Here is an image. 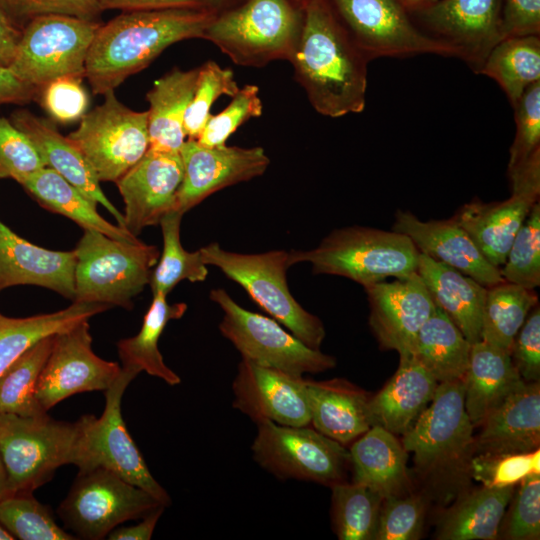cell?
Here are the masks:
<instances>
[{"label":"cell","mask_w":540,"mask_h":540,"mask_svg":"<svg viewBox=\"0 0 540 540\" xmlns=\"http://www.w3.org/2000/svg\"><path fill=\"white\" fill-rule=\"evenodd\" d=\"M254 460L280 479L313 481L330 487L345 482L351 466L343 444L307 426H286L270 420L257 423Z\"/></svg>","instance_id":"cell-12"},{"label":"cell","mask_w":540,"mask_h":540,"mask_svg":"<svg viewBox=\"0 0 540 540\" xmlns=\"http://www.w3.org/2000/svg\"><path fill=\"white\" fill-rule=\"evenodd\" d=\"M38 89L24 82L6 67H0V105H24L34 100Z\"/></svg>","instance_id":"cell-57"},{"label":"cell","mask_w":540,"mask_h":540,"mask_svg":"<svg viewBox=\"0 0 540 540\" xmlns=\"http://www.w3.org/2000/svg\"><path fill=\"white\" fill-rule=\"evenodd\" d=\"M216 13L207 7L125 11L102 23L85 64L92 92L115 90L172 44L203 38Z\"/></svg>","instance_id":"cell-2"},{"label":"cell","mask_w":540,"mask_h":540,"mask_svg":"<svg viewBox=\"0 0 540 540\" xmlns=\"http://www.w3.org/2000/svg\"><path fill=\"white\" fill-rule=\"evenodd\" d=\"M512 107L516 134L510 147L508 170L521 165L540 150V81L532 84Z\"/></svg>","instance_id":"cell-51"},{"label":"cell","mask_w":540,"mask_h":540,"mask_svg":"<svg viewBox=\"0 0 540 540\" xmlns=\"http://www.w3.org/2000/svg\"><path fill=\"white\" fill-rule=\"evenodd\" d=\"M35 99L52 119L61 123L81 119L88 105V97L81 79L71 77L49 82L38 90Z\"/></svg>","instance_id":"cell-53"},{"label":"cell","mask_w":540,"mask_h":540,"mask_svg":"<svg viewBox=\"0 0 540 540\" xmlns=\"http://www.w3.org/2000/svg\"><path fill=\"white\" fill-rule=\"evenodd\" d=\"M110 307L102 303L74 301L63 310L26 318H10L0 314V375L42 339L88 320Z\"/></svg>","instance_id":"cell-37"},{"label":"cell","mask_w":540,"mask_h":540,"mask_svg":"<svg viewBox=\"0 0 540 540\" xmlns=\"http://www.w3.org/2000/svg\"><path fill=\"white\" fill-rule=\"evenodd\" d=\"M0 7L21 29L32 19L49 14L99 20L97 0H0Z\"/></svg>","instance_id":"cell-52"},{"label":"cell","mask_w":540,"mask_h":540,"mask_svg":"<svg viewBox=\"0 0 540 540\" xmlns=\"http://www.w3.org/2000/svg\"><path fill=\"white\" fill-rule=\"evenodd\" d=\"M239 87L232 70L207 61L198 67L196 88L184 118V133L197 139L211 117L210 108L221 95L233 97Z\"/></svg>","instance_id":"cell-45"},{"label":"cell","mask_w":540,"mask_h":540,"mask_svg":"<svg viewBox=\"0 0 540 540\" xmlns=\"http://www.w3.org/2000/svg\"><path fill=\"white\" fill-rule=\"evenodd\" d=\"M513 501L499 532L511 540H538L540 538V473H532L520 481L512 496ZM499 534V533H498Z\"/></svg>","instance_id":"cell-50"},{"label":"cell","mask_w":540,"mask_h":540,"mask_svg":"<svg viewBox=\"0 0 540 540\" xmlns=\"http://www.w3.org/2000/svg\"><path fill=\"white\" fill-rule=\"evenodd\" d=\"M314 429L348 444L372 426L368 394L345 379H306Z\"/></svg>","instance_id":"cell-28"},{"label":"cell","mask_w":540,"mask_h":540,"mask_svg":"<svg viewBox=\"0 0 540 540\" xmlns=\"http://www.w3.org/2000/svg\"><path fill=\"white\" fill-rule=\"evenodd\" d=\"M333 522L341 540H374L384 497L355 482L331 486Z\"/></svg>","instance_id":"cell-42"},{"label":"cell","mask_w":540,"mask_h":540,"mask_svg":"<svg viewBox=\"0 0 540 540\" xmlns=\"http://www.w3.org/2000/svg\"><path fill=\"white\" fill-rule=\"evenodd\" d=\"M290 59L313 108L332 118L364 110L368 60L328 0H308Z\"/></svg>","instance_id":"cell-1"},{"label":"cell","mask_w":540,"mask_h":540,"mask_svg":"<svg viewBox=\"0 0 540 540\" xmlns=\"http://www.w3.org/2000/svg\"><path fill=\"white\" fill-rule=\"evenodd\" d=\"M503 0H436L419 11L430 36L444 42L475 72L504 39Z\"/></svg>","instance_id":"cell-18"},{"label":"cell","mask_w":540,"mask_h":540,"mask_svg":"<svg viewBox=\"0 0 540 540\" xmlns=\"http://www.w3.org/2000/svg\"><path fill=\"white\" fill-rule=\"evenodd\" d=\"M479 74L495 80L511 105L535 82L540 81V37H506L486 57Z\"/></svg>","instance_id":"cell-38"},{"label":"cell","mask_w":540,"mask_h":540,"mask_svg":"<svg viewBox=\"0 0 540 540\" xmlns=\"http://www.w3.org/2000/svg\"><path fill=\"white\" fill-rule=\"evenodd\" d=\"M504 38L540 35V0H503Z\"/></svg>","instance_id":"cell-55"},{"label":"cell","mask_w":540,"mask_h":540,"mask_svg":"<svg viewBox=\"0 0 540 540\" xmlns=\"http://www.w3.org/2000/svg\"><path fill=\"white\" fill-rule=\"evenodd\" d=\"M438 384L414 356L400 357L395 374L370 397L372 426L394 435L405 434L432 401Z\"/></svg>","instance_id":"cell-27"},{"label":"cell","mask_w":540,"mask_h":540,"mask_svg":"<svg viewBox=\"0 0 540 540\" xmlns=\"http://www.w3.org/2000/svg\"><path fill=\"white\" fill-rule=\"evenodd\" d=\"M303 15V10L289 0H247L237 8L216 13L203 38L242 66L290 61L302 30Z\"/></svg>","instance_id":"cell-5"},{"label":"cell","mask_w":540,"mask_h":540,"mask_svg":"<svg viewBox=\"0 0 540 540\" xmlns=\"http://www.w3.org/2000/svg\"><path fill=\"white\" fill-rule=\"evenodd\" d=\"M102 11L158 10L169 8H209L210 0H97Z\"/></svg>","instance_id":"cell-56"},{"label":"cell","mask_w":540,"mask_h":540,"mask_svg":"<svg viewBox=\"0 0 540 540\" xmlns=\"http://www.w3.org/2000/svg\"><path fill=\"white\" fill-rule=\"evenodd\" d=\"M353 482L384 498L402 495L408 485L407 451L396 435L374 425L354 440L350 450Z\"/></svg>","instance_id":"cell-31"},{"label":"cell","mask_w":540,"mask_h":540,"mask_svg":"<svg viewBox=\"0 0 540 540\" xmlns=\"http://www.w3.org/2000/svg\"><path fill=\"white\" fill-rule=\"evenodd\" d=\"M263 105L259 88L248 84L239 88L231 103L220 113L211 115L196 139L205 146H222L226 140L247 120L261 116Z\"/></svg>","instance_id":"cell-47"},{"label":"cell","mask_w":540,"mask_h":540,"mask_svg":"<svg viewBox=\"0 0 540 540\" xmlns=\"http://www.w3.org/2000/svg\"><path fill=\"white\" fill-rule=\"evenodd\" d=\"M138 374L122 368L116 380L105 390L102 415H82L76 421L78 436L72 465L77 466L79 472L95 468L110 470L167 506L171 502L170 496L152 476L121 413L124 392Z\"/></svg>","instance_id":"cell-7"},{"label":"cell","mask_w":540,"mask_h":540,"mask_svg":"<svg viewBox=\"0 0 540 540\" xmlns=\"http://www.w3.org/2000/svg\"><path fill=\"white\" fill-rule=\"evenodd\" d=\"M77 436L76 422L58 421L47 413L0 414V453L9 494L33 493L59 467L73 464Z\"/></svg>","instance_id":"cell-8"},{"label":"cell","mask_w":540,"mask_h":540,"mask_svg":"<svg viewBox=\"0 0 540 540\" xmlns=\"http://www.w3.org/2000/svg\"><path fill=\"white\" fill-rule=\"evenodd\" d=\"M21 35L22 29L0 7V67L11 66Z\"/></svg>","instance_id":"cell-58"},{"label":"cell","mask_w":540,"mask_h":540,"mask_svg":"<svg viewBox=\"0 0 540 540\" xmlns=\"http://www.w3.org/2000/svg\"><path fill=\"white\" fill-rule=\"evenodd\" d=\"M464 391L463 379L439 383L432 401L402 435V445L414 454L418 467L432 469L457 460L474 442Z\"/></svg>","instance_id":"cell-16"},{"label":"cell","mask_w":540,"mask_h":540,"mask_svg":"<svg viewBox=\"0 0 540 540\" xmlns=\"http://www.w3.org/2000/svg\"><path fill=\"white\" fill-rule=\"evenodd\" d=\"M514 486H482L451 507L441 520L437 538L441 540H494L498 537Z\"/></svg>","instance_id":"cell-34"},{"label":"cell","mask_w":540,"mask_h":540,"mask_svg":"<svg viewBox=\"0 0 540 540\" xmlns=\"http://www.w3.org/2000/svg\"><path fill=\"white\" fill-rule=\"evenodd\" d=\"M369 304V326L381 348L400 357L413 356L419 330L436 304L420 275L364 287Z\"/></svg>","instance_id":"cell-19"},{"label":"cell","mask_w":540,"mask_h":540,"mask_svg":"<svg viewBox=\"0 0 540 540\" xmlns=\"http://www.w3.org/2000/svg\"><path fill=\"white\" fill-rule=\"evenodd\" d=\"M85 113L67 137L92 167L99 181L116 182L149 149L148 113L121 103L114 90Z\"/></svg>","instance_id":"cell-13"},{"label":"cell","mask_w":540,"mask_h":540,"mask_svg":"<svg viewBox=\"0 0 540 540\" xmlns=\"http://www.w3.org/2000/svg\"><path fill=\"white\" fill-rule=\"evenodd\" d=\"M471 343L436 305L418 332L413 356L438 383L463 379Z\"/></svg>","instance_id":"cell-36"},{"label":"cell","mask_w":540,"mask_h":540,"mask_svg":"<svg viewBox=\"0 0 540 540\" xmlns=\"http://www.w3.org/2000/svg\"><path fill=\"white\" fill-rule=\"evenodd\" d=\"M164 506L152 511L143 517L136 525L116 527L107 536L110 540H149L152 537L156 524L163 513Z\"/></svg>","instance_id":"cell-59"},{"label":"cell","mask_w":540,"mask_h":540,"mask_svg":"<svg viewBox=\"0 0 540 540\" xmlns=\"http://www.w3.org/2000/svg\"><path fill=\"white\" fill-rule=\"evenodd\" d=\"M162 506L147 491L116 473L95 468L78 473L57 513L77 538L102 540L118 525L143 518Z\"/></svg>","instance_id":"cell-11"},{"label":"cell","mask_w":540,"mask_h":540,"mask_svg":"<svg viewBox=\"0 0 540 540\" xmlns=\"http://www.w3.org/2000/svg\"><path fill=\"white\" fill-rule=\"evenodd\" d=\"M537 304L534 290L506 281L487 287L481 340L510 353L516 334Z\"/></svg>","instance_id":"cell-39"},{"label":"cell","mask_w":540,"mask_h":540,"mask_svg":"<svg viewBox=\"0 0 540 540\" xmlns=\"http://www.w3.org/2000/svg\"><path fill=\"white\" fill-rule=\"evenodd\" d=\"M183 213L173 210L160 221L163 251L153 270L149 285L152 293L167 294L182 280L202 282L208 275L200 249L186 251L180 241V225Z\"/></svg>","instance_id":"cell-41"},{"label":"cell","mask_w":540,"mask_h":540,"mask_svg":"<svg viewBox=\"0 0 540 540\" xmlns=\"http://www.w3.org/2000/svg\"><path fill=\"white\" fill-rule=\"evenodd\" d=\"M9 495L7 474L0 453V501Z\"/></svg>","instance_id":"cell-61"},{"label":"cell","mask_w":540,"mask_h":540,"mask_svg":"<svg viewBox=\"0 0 540 540\" xmlns=\"http://www.w3.org/2000/svg\"><path fill=\"white\" fill-rule=\"evenodd\" d=\"M392 230L410 238L420 253L475 279L485 287L504 281L468 233L452 217L420 220L409 211L398 210Z\"/></svg>","instance_id":"cell-22"},{"label":"cell","mask_w":540,"mask_h":540,"mask_svg":"<svg viewBox=\"0 0 540 540\" xmlns=\"http://www.w3.org/2000/svg\"><path fill=\"white\" fill-rule=\"evenodd\" d=\"M9 119L30 138L45 167L56 171L91 200L102 205L113 215L118 225L124 228L123 214L103 193L100 181L88 161L52 121L26 109L14 111Z\"/></svg>","instance_id":"cell-26"},{"label":"cell","mask_w":540,"mask_h":540,"mask_svg":"<svg viewBox=\"0 0 540 540\" xmlns=\"http://www.w3.org/2000/svg\"><path fill=\"white\" fill-rule=\"evenodd\" d=\"M424 503L418 496L383 499L374 540H416L424 522Z\"/></svg>","instance_id":"cell-48"},{"label":"cell","mask_w":540,"mask_h":540,"mask_svg":"<svg viewBox=\"0 0 540 540\" xmlns=\"http://www.w3.org/2000/svg\"><path fill=\"white\" fill-rule=\"evenodd\" d=\"M73 302L132 308V299L149 284L160 252L141 240L122 241L84 230L75 250Z\"/></svg>","instance_id":"cell-4"},{"label":"cell","mask_w":540,"mask_h":540,"mask_svg":"<svg viewBox=\"0 0 540 540\" xmlns=\"http://www.w3.org/2000/svg\"><path fill=\"white\" fill-rule=\"evenodd\" d=\"M463 380L465 408L474 427L479 426L494 408L525 382L509 352L482 340L471 345Z\"/></svg>","instance_id":"cell-30"},{"label":"cell","mask_w":540,"mask_h":540,"mask_svg":"<svg viewBox=\"0 0 540 540\" xmlns=\"http://www.w3.org/2000/svg\"><path fill=\"white\" fill-rule=\"evenodd\" d=\"M76 255L34 245L0 220V291L15 285L49 288L74 300Z\"/></svg>","instance_id":"cell-23"},{"label":"cell","mask_w":540,"mask_h":540,"mask_svg":"<svg viewBox=\"0 0 540 540\" xmlns=\"http://www.w3.org/2000/svg\"><path fill=\"white\" fill-rule=\"evenodd\" d=\"M300 1H302V2H304V3H305V2H307L308 0H300Z\"/></svg>","instance_id":"cell-64"},{"label":"cell","mask_w":540,"mask_h":540,"mask_svg":"<svg viewBox=\"0 0 540 540\" xmlns=\"http://www.w3.org/2000/svg\"><path fill=\"white\" fill-rule=\"evenodd\" d=\"M21 185L45 209L66 216L84 230H94L111 238L137 242L127 229L113 225L97 212V203L56 171L43 167Z\"/></svg>","instance_id":"cell-33"},{"label":"cell","mask_w":540,"mask_h":540,"mask_svg":"<svg viewBox=\"0 0 540 540\" xmlns=\"http://www.w3.org/2000/svg\"><path fill=\"white\" fill-rule=\"evenodd\" d=\"M232 389L233 406L256 424L263 420L286 426L310 424L309 396L303 376L242 359Z\"/></svg>","instance_id":"cell-20"},{"label":"cell","mask_w":540,"mask_h":540,"mask_svg":"<svg viewBox=\"0 0 540 540\" xmlns=\"http://www.w3.org/2000/svg\"><path fill=\"white\" fill-rule=\"evenodd\" d=\"M101 24L99 20L61 14L36 17L22 29L9 68L38 90L59 78L82 80L90 46Z\"/></svg>","instance_id":"cell-9"},{"label":"cell","mask_w":540,"mask_h":540,"mask_svg":"<svg viewBox=\"0 0 540 540\" xmlns=\"http://www.w3.org/2000/svg\"><path fill=\"white\" fill-rule=\"evenodd\" d=\"M540 472V451L523 453H479L470 462V474L490 488L515 485L524 477Z\"/></svg>","instance_id":"cell-46"},{"label":"cell","mask_w":540,"mask_h":540,"mask_svg":"<svg viewBox=\"0 0 540 540\" xmlns=\"http://www.w3.org/2000/svg\"><path fill=\"white\" fill-rule=\"evenodd\" d=\"M417 273L435 304L471 343L481 340L482 314L487 287L460 271L420 253Z\"/></svg>","instance_id":"cell-29"},{"label":"cell","mask_w":540,"mask_h":540,"mask_svg":"<svg viewBox=\"0 0 540 540\" xmlns=\"http://www.w3.org/2000/svg\"><path fill=\"white\" fill-rule=\"evenodd\" d=\"M420 252L406 235L364 226L330 232L310 250L289 251L290 266L310 263L314 274L337 275L363 287L417 272Z\"/></svg>","instance_id":"cell-3"},{"label":"cell","mask_w":540,"mask_h":540,"mask_svg":"<svg viewBox=\"0 0 540 540\" xmlns=\"http://www.w3.org/2000/svg\"><path fill=\"white\" fill-rule=\"evenodd\" d=\"M504 281L534 290L540 286V204L535 203L518 230L505 263Z\"/></svg>","instance_id":"cell-44"},{"label":"cell","mask_w":540,"mask_h":540,"mask_svg":"<svg viewBox=\"0 0 540 540\" xmlns=\"http://www.w3.org/2000/svg\"><path fill=\"white\" fill-rule=\"evenodd\" d=\"M230 1L231 0H210L209 8L216 12L217 9L226 6Z\"/></svg>","instance_id":"cell-62"},{"label":"cell","mask_w":540,"mask_h":540,"mask_svg":"<svg viewBox=\"0 0 540 540\" xmlns=\"http://www.w3.org/2000/svg\"><path fill=\"white\" fill-rule=\"evenodd\" d=\"M54 336L36 343L0 375V414L29 417L47 413L35 392L41 370L52 350Z\"/></svg>","instance_id":"cell-40"},{"label":"cell","mask_w":540,"mask_h":540,"mask_svg":"<svg viewBox=\"0 0 540 540\" xmlns=\"http://www.w3.org/2000/svg\"><path fill=\"white\" fill-rule=\"evenodd\" d=\"M479 453H523L539 449L540 385L524 382L481 422Z\"/></svg>","instance_id":"cell-25"},{"label":"cell","mask_w":540,"mask_h":540,"mask_svg":"<svg viewBox=\"0 0 540 540\" xmlns=\"http://www.w3.org/2000/svg\"><path fill=\"white\" fill-rule=\"evenodd\" d=\"M179 153L183 178L176 195V211L183 214L221 189L261 176L270 164L262 147H210L189 139Z\"/></svg>","instance_id":"cell-17"},{"label":"cell","mask_w":540,"mask_h":540,"mask_svg":"<svg viewBox=\"0 0 540 540\" xmlns=\"http://www.w3.org/2000/svg\"><path fill=\"white\" fill-rule=\"evenodd\" d=\"M14 537L0 524V540H13Z\"/></svg>","instance_id":"cell-63"},{"label":"cell","mask_w":540,"mask_h":540,"mask_svg":"<svg viewBox=\"0 0 540 540\" xmlns=\"http://www.w3.org/2000/svg\"><path fill=\"white\" fill-rule=\"evenodd\" d=\"M408 12H419L436 0H398Z\"/></svg>","instance_id":"cell-60"},{"label":"cell","mask_w":540,"mask_h":540,"mask_svg":"<svg viewBox=\"0 0 540 540\" xmlns=\"http://www.w3.org/2000/svg\"><path fill=\"white\" fill-rule=\"evenodd\" d=\"M0 524L20 540H75L77 537L61 528L48 506L32 493L13 494L0 501Z\"/></svg>","instance_id":"cell-43"},{"label":"cell","mask_w":540,"mask_h":540,"mask_svg":"<svg viewBox=\"0 0 540 540\" xmlns=\"http://www.w3.org/2000/svg\"><path fill=\"white\" fill-rule=\"evenodd\" d=\"M210 299L223 311L221 334L240 352L242 359L293 376L335 367L333 356L307 346L273 318L243 308L225 289H212Z\"/></svg>","instance_id":"cell-10"},{"label":"cell","mask_w":540,"mask_h":540,"mask_svg":"<svg viewBox=\"0 0 540 540\" xmlns=\"http://www.w3.org/2000/svg\"><path fill=\"white\" fill-rule=\"evenodd\" d=\"M341 23L368 61L417 54L454 56L444 42L424 33L398 0H331Z\"/></svg>","instance_id":"cell-14"},{"label":"cell","mask_w":540,"mask_h":540,"mask_svg":"<svg viewBox=\"0 0 540 540\" xmlns=\"http://www.w3.org/2000/svg\"><path fill=\"white\" fill-rule=\"evenodd\" d=\"M45 167L35 145L9 118L0 115V179L19 184Z\"/></svg>","instance_id":"cell-49"},{"label":"cell","mask_w":540,"mask_h":540,"mask_svg":"<svg viewBox=\"0 0 540 540\" xmlns=\"http://www.w3.org/2000/svg\"><path fill=\"white\" fill-rule=\"evenodd\" d=\"M205 264L217 267L251 299L307 346L319 349L326 335L322 321L304 309L287 284L289 251L257 254L227 251L216 242L200 248Z\"/></svg>","instance_id":"cell-6"},{"label":"cell","mask_w":540,"mask_h":540,"mask_svg":"<svg viewBox=\"0 0 540 540\" xmlns=\"http://www.w3.org/2000/svg\"><path fill=\"white\" fill-rule=\"evenodd\" d=\"M510 356L523 381L539 382L540 309L538 304L530 311L516 334Z\"/></svg>","instance_id":"cell-54"},{"label":"cell","mask_w":540,"mask_h":540,"mask_svg":"<svg viewBox=\"0 0 540 540\" xmlns=\"http://www.w3.org/2000/svg\"><path fill=\"white\" fill-rule=\"evenodd\" d=\"M185 303L169 304L166 295L153 294V300L148 308L137 335L121 339L117 343L122 368L138 373L144 371L151 376L174 386L181 383V378L164 362L158 342L167 323L180 319L186 312Z\"/></svg>","instance_id":"cell-35"},{"label":"cell","mask_w":540,"mask_h":540,"mask_svg":"<svg viewBox=\"0 0 540 540\" xmlns=\"http://www.w3.org/2000/svg\"><path fill=\"white\" fill-rule=\"evenodd\" d=\"M198 68H173L154 82L146 98L149 103V148L179 152L185 142L184 118L192 100Z\"/></svg>","instance_id":"cell-32"},{"label":"cell","mask_w":540,"mask_h":540,"mask_svg":"<svg viewBox=\"0 0 540 540\" xmlns=\"http://www.w3.org/2000/svg\"><path fill=\"white\" fill-rule=\"evenodd\" d=\"M539 196L511 189L510 197L503 201L485 203L473 199L459 208L453 218L468 233L484 257L500 268L532 206L539 202Z\"/></svg>","instance_id":"cell-24"},{"label":"cell","mask_w":540,"mask_h":540,"mask_svg":"<svg viewBox=\"0 0 540 540\" xmlns=\"http://www.w3.org/2000/svg\"><path fill=\"white\" fill-rule=\"evenodd\" d=\"M121 370L117 362L94 353L89 323L84 320L55 334L35 395L47 412L72 395L107 390Z\"/></svg>","instance_id":"cell-15"},{"label":"cell","mask_w":540,"mask_h":540,"mask_svg":"<svg viewBox=\"0 0 540 540\" xmlns=\"http://www.w3.org/2000/svg\"><path fill=\"white\" fill-rule=\"evenodd\" d=\"M183 178L179 152L149 148L117 181L125 205L124 228L137 236L176 210V195Z\"/></svg>","instance_id":"cell-21"}]
</instances>
